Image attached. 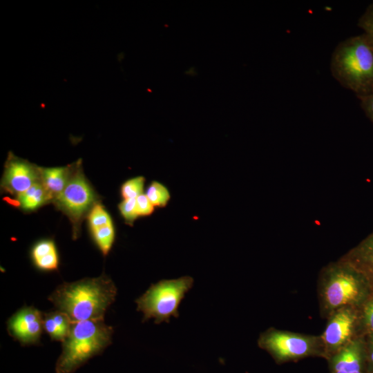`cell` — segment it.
Returning a JSON list of instances; mask_svg holds the SVG:
<instances>
[{"instance_id":"cell-6","label":"cell","mask_w":373,"mask_h":373,"mask_svg":"<svg viewBox=\"0 0 373 373\" xmlns=\"http://www.w3.org/2000/svg\"><path fill=\"white\" fill-rule=\"evenodd\" d=\"M260 348L276 361H285L323 353L320 336L294 333L274 328L262 332L258 341Z\"/></svg>"},{"instance_id":"cell-1","label":"cell","mask_w":373,"mask_h":373,"mask_svg":"<svg viewBox=\"0 0 373 373\" xmlns=\"http://www.w3.org/2000/svg\"><path fill=\"white\" fill-rule=\"evenodd\" d=\"M117 288L106 275L84 278L59 285L48 296L57 310L66 314L72 323L104 320L108 307L114 302Z\"/></svg>"},{"instance_id":"cell-15","label":"cell","mask_w":373,"mask_h":373,"mask_svg":"<svg viewBox=\"0 0 373 373\" xmlns=\"http://www.w3.org/2000/svg\"><path fill=\"white\" fill-rule=\"evenodd\" d=\"M17 198L18 204L26 211L35 210L52 200L41 181L34 184L28 190L19 194Z\"/></svg>"},{"instance_id":"cell-24","label":"cell","mask_w":373,"mask_h":373,"mask_svg":"<svg viewBox=\"0 0 373 373\" xmlns=\"http://www.w3.org/2000/svg\"><path fill=\"white\" fill-rule=\"evenodd\" d=\"M137 211L139 216L151 215L154 211V206L150 202L146 194H141L136 198Z\"/></svg>"},{"instance_id":"cell-20","label":"cell","mask_w":373,"mask_h":373,"mask_svg":"<svg viewBox=\"0 0 373 373\" xmlns=\"http://www.w3.org/2000/svg\"><path fill=\"white\" fill-rule=\"evenodd\" d=\"M121 215L128 224H132L133 222L139 217L136 199H124L118 205Z\"/></svg>"},{"instance_id":"cell-21","label":"cell","mask_w":373,"mask_h":373,"mask_svg":"<svg viewBox=\"0 0 373 373\" xmlns=\"http://www.w3.org/2000/svg\"><path fill=\"white\" fill-rule=\"evenodd\" d=\"M358 26L373 44V1L369 4L358 19Z\"/></svg>"},{"instance_id":"cell-12","label":"cell","mask_w":373,"mask_h":373,"mask_svg":"<svg viewBox=\"0 0 373 373\" xmlns=\"http://www.w3.org/2000/svg\"><path fill=\"white\" fill-rule=\"evenodd\" d=\"M341 260L361 272L373 287V232L352 248Z\"/></svg>"},{"instance_id":"cell-25","label":"cell","mask_w":373,"mask_h":373,"mask_svg":"<svg viewBox=\"0 0 373 373\" xmlns=\"http://www.w3.org/2000/svg\"><path fill=\"white\" fill-rule=\"evenodd\" d=\"M361 102V106L367 117L373 124V90L367 95L358 97Z\"/></svg>"},{"instance_id":"cell-3","label":"cell","mask_w":373,"mask_h":373,"mask_svg":"<svg viewBox=\"0 0 373 373\" xmlns=\"http://www.w3.org/2000/svg\"><path fill=\"white\" fill-rule=\"evenodd\" d=\"M371 287L365 277L350 264L339 259L325 267L318 282L321 314L329 317L336 310L356 307L367 299Z\"/></svg>"},{"instance_id":"cell-4","label":"cell","mask_w":373,"mask_h":373,"mask_svg":"<svg viewBox=\"0 0 373 373\" xmlns=\"http://www.w3.org/2000/svg\"><path fill=\"white\" fill-rule=\"evenodd\" d=\"M113 330L104 320L72 323L62 342L55 365L56 373H75L89 359L102 353L112 342Z\"/></svg>"},{"instance_id":"cell-26","label":"cell","mask_w":373,"mask_h":373,"mask_svg":"<svg viewBox=\"0 0 373 373\" xmlns=\"http://www.w3.org/2000/svg\"><path fill=\"white\" fill-rule=\"evenodd\" d=\"M367 347H368V351H369L370 358L373 364V334H369Z\"/></svg>"},{"instance_id":"cell-7","label":"cell","mask_w":373,"mask_h":373,"mask_svg":"<svg viewBox=\"0 0 373 373\" xmlns=\"http://www.w3.org/2000/svg\"><path fill=\"white\" fill-rule=\"evenodd\" d=\"M53 201L57 207L68 216L73 224L74 238H76L83 218L97 203L96 195L82 172L81 160L73 165L68 184Z\"/></svg>"},{"instance_id":"cell-10","label":"cell","mask_w":373,"mask_h":373,"mask_svg":"<svg viewBox=\"0 0 373 373\" xmlns=\"http://www.w3.org/2000/svg\"><path fill=\"white\" fill-rule=\"evenodd\" d=\"M40 181L39 167L9 153L2 180V186L8 192L18 196Z\"/></svg>"},{"instance_id":"cell-11","label":"cell","mask_w":373,"mask_h":373,"mask_svg":"<svg viewBox=\"0 0 373 373\" xmlns=\"http://www.w3.org/2000/svg\"><path fill=\"white\" fill-rule=\"evenodd\" d=\"M363 341L356 338L332 356V373H363Z\"/></svg>"},{"instance_id":"cell-23","label":"cell","mask_w":373,"mask_h":373,"mask_svg":"<svg viewBox=\"0 0 373 373\" xmlns=\"http://www.w3.org/2000/svg\"><path fill=\"white\" fill-rule=\"evenodd\" d=\"M363 320L370 334H373V296L365 301Z\"/></svg>"},{"instance_id":"cell-18","label":"cell","mask_w":373,"mask_h":373,"mask_svg":"<svg viewBox=\"0 0 373 373\" xmlns=\"http://www.w3.org/2000/svg\"><path fill=\"white\" fill-rule=\"evenodd\" d=\"M90 229L113 224L112 220L103 206L97 202L92 207L88 215Z\"/></svg>"},{"instance_id":"cell-9","label":"cell","mask_w":373,"mask_h":373,"mask_svg":"<svg viewBox=\"0 0 373 373\" xmlns=\"http://www.w3.org/2000/svg\"><path fill=\"white\" fill-rule=\"evenodd\" d=\"M8 332L22 345H37L44 329V314L34 307H23L8 321Z\"/></svg>"},{"instance_id":"cell-17","label":"cell","mask_w":373,"mask_h":373,"mask_svg":"<svg viewBox=\"0 0 373 373\" xmlns=\"http://www.w3.org/2000/svg\"><path fill=\"white\" fill-rule=\"evenodd\" d=\"M146 195L154 207H165L171 198L168 189L160 182H152L148 186Z\"/></svg>"},{"instance_id":"cell-8","label":"cell","mask_w":373,"mask_h":373,"mask_svg":"<svg viewBox=\"0 0 373 373\" xmlns=\"http://www.w3.org/2000/svg\"><path fill=\"white\" fill-rule=\"evenodd\" d=\"M355 309L342 307L328 317L326 327L320 336L324 352L332 356L356 338L354 336L358 318Z\"/></svg>"},{"instance_id":"cell-19","label":"cell","mask_w":373,"mask_h":373,"mask_svg":"<svg viewBox=\"0 0 373 373\" xmlns=\"http://www.w3.org/2000/svg\"><path fill=\"white\" fill-rule=\"evenodd\" d=\"M145 178L137 176L126 181L121 187V194L124 199H136L143 193Z\"/></svg>"},{"instance_id":"cell-13","label":"cell","mask_w":373,"mask_h":373,"mask_svg":"<svg viewBox=\"0 0 373 373\" xmlns=\"http://www.w3.org/2000/svg\"><path fill=\"white\" fill-rule=\"evenodd\" d=\"M73 165L64 167L40 168L41 182L52 200L59 196L70 179Z\"/></svg>"},{"instance_id":"cell-22","label":"cell","mask_w":373,"mask_h":373,"mask_svg":"<svg viewBox=\"0 0 373 373\" xmlns=\"http://www.w3.org/2000/svg\"><path fill=\"white\" fill-rule=\"evenodd\" d=\"M55 251H57L55 245L52 240H42L37 242L32 250V257L33 260H36Z\"/></svg>"},{"instance_id":"cell-14","label":"cell","mask_w":373,"mask_h":373,"mask_svg":"<svg viewBox=\"0 0 373 373\" xmlns=\"http://www.w3.org/2000/svg\"><path fill=\"white\" fill-rule=\"evenodd\" d=\"M71 324L68 316L59 310L44 314V329L52 340L63 342L69 333Z\"/></svg>"},{"instance_id":"cell-2","label":"cell","mask_w":373,"mask_h":373,"mask_svg":"<svg viewBox=\"0 0 373 373\" xmlns=\"http://www.w3.org/2000/svg\"><path fill=\"white\" fill-rule=\"evenodd\" d=\"M332 76L357 97L373 90V44L364 34L340 42L330 61Z\"/></svg>"},{"instance_id":"cell-16","label":"cell","mask_w":373,"mask_h":373,"mask_svg":"<svg viewBox=\"0 0 373 373\" xmlns=\"http://www.w3.org/2000/svg\"><path fill=\"white\" fill-rule=\"evenodd\" d=\"M93 238L101 250L106 256L114 242L115 230L113 224L91 230Z\"/></svg>"},{"instance_id":"cell-5","label":"cell","mask_w":373,"mask_h":373,"mask_svg":"<svg viewBox=\"0 0 373 373\" xmlns=\"http://www.w3.org/2000/svg\"><path fill=\"white\" fill-rule=\"evenodd\" d=\"M193 285V278L188 276L151 285L135 300L137 309L144 315L143 321L153 318L155 323H160L169 322L171 316L178 317V307Z\"/></svg>"}]
</instances>
